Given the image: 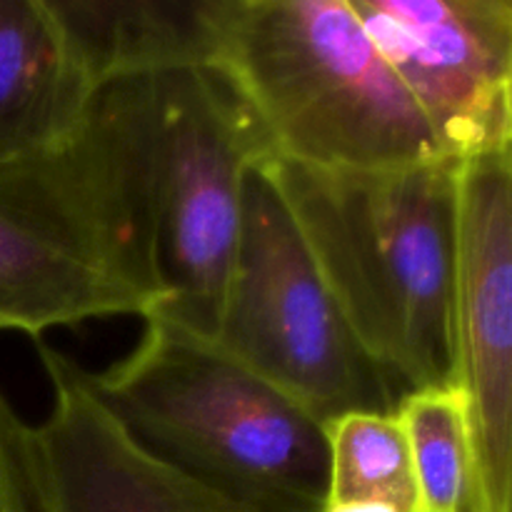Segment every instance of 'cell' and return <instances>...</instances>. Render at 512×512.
<instances>
[{
	"mask_svg": "<svg viewBox=\"0 0 512 512\" xmlns=\"http://www.w3.org/2000/svg\"><path fill=\"white\" fill-rule=\"evenodd\" d=\"M153 120V78L115 80L68 138L0 163V330L43 340L165 303Z\"/></svg>",
	"mask_w": 512,
	"mask_h": 512,
	"instance_id": "6da1fadb",
	"label": "cell"
},
{
	"mask_svg": "<svg viewBox=\"0 0 512 512\" xmlns=\"http://www.w3.org/2000/svg\"><path fill=\"white\" fill-rule=\"evenodd\" d=\"M458 163L353 170L260 160L335 303L400 398L455 380Z\"/></svg>",
	"mask_w": 512,
	"mask_h": 512,
	"instance_id": "7a4b0ae2",
	"label": "cell"
},
{
	"mask_svg": "<svg viewBox=\"0 0 512 512\" xmlns=\"http://www.w3.org/2000/svg\"><path fill=\"white\" fill-rule=\"evenodd\" d=\"M215 58L270 155L315 168L448 158L348 0H213Z\"/></svg>",
	"mask_w": 512,
	"mask_h": 512,
	"instance_id": "3957f363",
	"label": "cell"
},
{
	"mask_svg": "<svg viewBox=\"0 0 512 512\" xmlns=\"http://www.w3.org/2000/svg\"><path fill=\"white\" fill-rule=\"evenodd\" d=\"M93 383L125 430L175 468L253 508L323 512V425L213 340L148 315L138 345Z\"/></svg>",
	"mask_w": 512,
	"mask_h": 512,
	"instance_id": "277c9868",
	"label": "cell"
},
{
	"mask_svg": "<svg viewBox=\"0 0 512 512\" xmlns=\"http://www.w3.org/2000/svg\"><path fill=\"white\" fill-rule=\"evenodd\" d=\"M213 343L320 425L345 413H395L400 400L260 163L245 175L238 253Z\"/></svg>",
	"mask_w": 512,
	"mask_h": 512,
	"instance_id": "5b68a950",
	"label": "cell"
},
{
	"mask_svg": "<svg viewBox=\"0 0 512 512\" xmlns=\"http://www.w3.org/2000/svg\"><path fill=\"white\" fill-rule=\"evenodd\" d=\"M153 110L155 238L168 298L150 315L213 340L238 253L245 175L270 145L213 68L155 75Z\"/></svg>",
	"mask_w": 512,
	"mask_h": 512,
	"instance_id": "8992f818",
	"label": "cell"
},
{
	"mask_svg": "<svg viewBox=\"0 0 512 512\" xmlns=\"http://www.w3.org/2000/svg\"><path fill=\"white\" fill-rule=\"evenodd\" d=\"M455 388L485 510L512 512V153L458 163Z\"/></svg>",
	"mask_w": 512,
	"mask_h": 512,
	"instance_id": "52a82bcc",
	"label": "cell"
},
{
	"mask_svg": "<svg viewBox=\"0 0 512 512\" xmlns=\"http://www.w3.org/2000/svg\"><path fill=\"white\" fill-rule=\"evenodd\" d=\"M348 3L448 158L510 148V0Z\"/></svg>",
	"mask_w": 512,
	"mask_h": 512,
	"instance_id": "ba28073f",
	"label": "cell"
},
{
	"mask_svg": "<svg viewBox=\"0 0 512 512\" xmlns=\"http://www.w3.org/2000/svg\"><path fill=\"white\" fill-rule=\"evenodd\" d=\"M50 385L40 450L58 512H268L150 453L110 413L93 373L35 340Z\"/></svg>",
	"mask_w": 512,
	"mask_h": 512,
	"instance_id": "9c48e42d",
	"label": "cell"
},
{
	"mask_svg": "<svg viewBox=\"0 0 512 512\" xmlns=\"http://www.w3.org/2000/svg\"><path fill=\"white\" fill-rule=\"evenodd\" d=\"M95 93L48 0H0V163L68 138Z\"/></svg>",
	"mask_w": 512,
	"mask_h": 512,
	"instance_id": "30bf717a",
	"label": "cell"
},
{
	"mask_svg": "<svg viewBox=\"0 0 512 512\" xmlns=\"http://www.w3.org/2000/svg\"><path fill=\"white\" fill-rule=\"evenodd\" d=\"M48 3L95 90L115 80L213 65V0Z\"/></svg>",
	"mask_w": 512,
	"mask_h": 512,
	"instance_id": "8fae6325",
	"label": "cell"
},
{
	"mask_svg": "<svg viewBox=\"0 0 512 512\" xmlns=\"http://www.w3.org/2000/svg\"><path fill=\"white\" fill-rule=\"evenodd\" d=\"M395 418L413 455L420 512H488L460 390L448 385L405 393Z\"/></svg>",
	"mask_w": 512,
	"mask_h": 512,
	"instance_id": "7c38bea8",
	"label": "cell"
},
{
	"mask_svg": "<svg viewBox=\"0 0 512 512\" xmlns=\"http://www.w3.org/2000/svg\"><path fill=\"white\" fill-rule=\"evenodd\" d=\"M323 433L328 445L325 505L383 503L395 512H420L413 455L395 413H345L328 420Z\"/></svg>",
	"mask_w": 512,
	"mask_h": 512,
	"instance_id": "4fadbf2b",
	"label": "cell"
},
{
	"mask_svg": "<svg viewBox=\"0 0 512 512\" xmlns=\"http://www.w3.org/2000/svg\"><path fill=\"white\" fill-rule=\"evenodd\" d=\"M0 512H58L38 430L0 393Z\"/></svg>",
	"mask_w": 512,
	"mask_h": 512,
	"instance_id": "5bb4252c",
	"label": "cell"
},
{
	"mask_svg": "<svg viewBox=\"0 0 512 512\" xmlns=\"http://www.w3.org/2000/svg\"><path fill=\"white\" fill-rule=\"evenodd\" d=\"M323 512H395L383 503H343V505H325Z\"/></svg>",
	"mask_w": 512,
	"mask_h": 512,
	"instance_id": "9a60e30c",
	"label": "cell"
}]
</instances>
